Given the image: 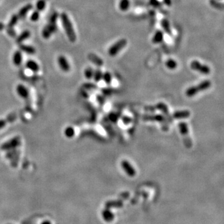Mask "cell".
<instances>
[{
    "instance_id": "obj_19",
    "label": "cell",
    "mask_w": 224,
    "mask_h": 224,
    "mask_svg": "<svg viewBox=\"0 0 224 224\" xmlns=\"http://www.w3.org/2000/svg\"><path fill=\"white\" fill-rule=\"evenodd\" d=\"M26 67L34 72H37L39 70V66L36 62L33 60H29L26 62Z\"/></svg>"
},
{
    "instance_id": "obj_12",
    "label": "cell",
    "mask_w": 224,
    "mask_h": 224,
    "mask_svg": "<svg viewBox=\"0 0 224 224\" xmlns=\"http://www.w3.org/2000/svg\"><path fill=\"white\" fill-rule=\"evenodd\" d=\"M88 59L92 62L93 64H95L96 65L100 67L103 65V61L101 57L98 56L97 54L94 53H90L88 54Z\"/></svg>"
},
{
    "instance_id": "obj_32",
    "label": "cell",
    "mask_w": 224,
    "mask_h": 224,
    "mask_svg": "<svg viewBox=\"0 0 224 224\" xmlns=\"http://www.w3.org/2000/svg\"><path fill=\"white\" fill-rule=\"evenodd\" d=\"M52 33L50 32V31L49 29V28L46 26L43 28V30L42 31V35L44 38L48 39L49 38L51 35H52Z\"/></svg>"
},
{
    "instance_id": "obj_13",
    "label": "cell",
    "mask_w": 224,
    "mask_h": 224,
    "mask_svg": "<svg viewBox=\"0 0 224 224\" xmlns=\"http://www.w3.org/2000/svg\"><path fill=\"white\" fill-rule=\"evenodd\" d=\"M16 92L19 97L22 99H27L29 97V90L24 85L19 84L16 87Z\"/></svg>"
},
{
    "instance_id": "obj_6",
    "label": "cell",
    "mask_w": 224,
    "mask_h": 224,
    "mask_svg": "<svg viewBox=\"0 0 224 224\" xmlns=\"http://www.w3.org/2000/svg\"><path fill=\"white\" fill-rule=\"evenodd\" d=\"M191 68L204 75H207L210 72V69L209 66L204 65L197 61H193L191 63Z\"/></svg>"
},
{
    "instance_id": "obj_21",
    "label": "cell",
    "mask_w": 224,
    "mask_h": 224,
    "mask_svg": "<svg viewBox=\"0 0 224 224\" xmlns=\"http://www.w3.org/2000/svg\"><path fill=\"white\" fill-rule=\"evenodd\" d=\"M161 26L164 31L166 32L168 35L170 36H172V31L170 27V22L167 19H163L161 21Z\"/></svg>"
},
{
    "instance_id": "obj_41",
    "label": "cell",
    "mask_w": 224,
    "mask_h": 224,
    "mask_svg": "<svg viewBox=\"0 0 224 224\" xmlns=\"http://www.w3.org/2000/svg\"><path fill=\"white\" fill-rule=\"evenodd\" d=\"M163 3L166 6H171L172 5V0H163Z\"/></svg>"
},
{
    "instance_id": "obj_34",
    "label": "cell",
    "mask_w": 224,
    "mask_h": 224,
    "mask_svg": "<svg viewBox=\"0 0 224 224\" xmlns=\"http://www.w3.org/2000/svg\"><path fill=\"white\" fill-rule=\"evenodd\" d=\"M46 26L48 27L50 31V32L52 33V34L56 33L57 30V26L56 25V23H54V24H53V23H49V22L48 24L46 25Z\"/></svg>"
},
{
    "instance_id": "obj_15",
    "label": "cell",
    "mask_w": 224,
    "mask_h": 224,
    "mask_svg": "<svg viewBox=\"0 0 224 224\" xmlns=\"http://www.w3.org/2000/svg\"><path fill=\"white\" fill-rule=\"evenodd\" d=\"M190 116L191 112L189 110H179L175 112L172 116L175 119H184L187 118Z\"/></svg>"
},
{
    "instance_id": "obj_29",
    "label": "cell",
    "mask_w": 224,
    "mask_h": 224,
    "mask_svg": "<svg viewBox=\"0 0 224 224\" xmlns=\"http://www.w3.org/2000/svg\"><path fill=\"white\" fill-rule=\"evenodd\" d=\"M93 73H94V70L93 68L89 67H87L85 70L84 76L87 78V79H91L93 76Z\"/></svg>"
},
{
    "instance_id": "obj_46",
    "label": "cell",
    "mask_w": 224,
    "mask_h": 224,
    "mask_svg": "<svg viewBox=\"0 0 224 224\" xmlns=\"http://www.w3.org/2000/svg\"><path fill=\"white\" fill-rule=\"evenodd\" d=\"M41 224H52V223H51V222L49 221H46L43 222Z\"/></svg>"
},
{
    "instance_id": "obj_38",
    "label": "cell",
    "mask_w": 224,
    "mask_h": 224,
    "mask_svg": "<svg viewBox=\"0 0 224 224\" xmlns=\"http://www.w3.org/2000/svg\"><path fill=\"white\" fill-rule=\"evenodd\" d=\"M144 110L149 112H155L156 110V106H152V105L146 106V107H144Z\"/></svg>"
},
{
    "instance_id": "obj_7",
    "label": "cell",
    "mask_w": 224,
    "mask_h": 224,
    "mask_svg": "<svg viewBox=\"0 0 224 224\" xmlns=\"http://www.w3.org/2000/svg\"><path fill=\"white\" fill-rule=\"evenodd\" d=\"M155 106H156V110H158L161 112L163 116L165 118V119L166 120L167 122H169L170 123H172V120H172L173 119V118H172V116L171 115L170 112H169L167 105L164 103H162V102H160V103H157Z\"/></svg>"
},
{
    "instance_id": "obj_11",
    "label": "cell",
    "mask_w": 224,
    "mask_h": 224,
    "mask_svg": "<svg viewBox=\"0 0 224 224\" xmlns=\"http://www.w3.org/2000/svg\"><path fill=\"white\" fill-rule=\"evenodd\" d=\"M123 207V200L120 199L118 200H108L105 203V207L107 209H112V208H121Z\"/></svg>"
},
{
    "instance_id": "obj_36",
    "label": "cell",
    "mask_w": 224,
    "mask_h": 224,
    "mask_svg": "<svg viewBox=\"0 0 224 224\" xmlns=\"http://www.w3.org/2000/svg\"><path fill=\"white\" fill-rule=\"evenodd\" d=\"M7 33L10 36L12 37H15L16 36V31L13 29V27H7Z\"/></svg>"
},
{
    "instance_id": "obj_43",
    "label": "cell",
    "mask_w": 224,
    "mask_h": 224,
    "mask_svg": "<svg viewBox=\"0 0 224 224\" xmlns=\"http://www.w3.org/2000/svg\"><path fill=\"white\" fill-rule=\"evenodd\" d=\"M85 87H88V88H90V89H92V88H93V87H95V85H94L93 84H84Z\"/></svg>"
},
{
    "instance_id": "obj_3",
    "label": "cell",
    "mask_w": 224,
    "mask_h": 224,
    "mask_svg": "<svg viewBox=\"0 0 224 224\" xmlns=\"http://www.w3.org/2000/svg\"><path fill=\"white\" fill-rule=\"evenodd\" d=\"M143 120L146 121H157L161 124V127L163 131H167L169 130L168 122L165 119L163 115L156 114V115H144L143 116Z\"/></svg>"
},
{
    "instance_id": "obj_35",
    "label": "cell",
    "mask_w": 224,
    "mask_h": 224,
    "mask_svg": "<svg viewBox=\"0 0 224 224\" xmlns=\"http://www.w3.org/2000/svg\"><path fill=\"white\" fill-rule=\"evenodd\" d=\"M58 17H59L58 13L57 12H54L50 16L49 20V23H53V24H54V23H56Z\"/></svg>"
},
{
    "instance_id": "obj_23",
    "label": "cell",
    "mask_w": 224,
    "mask_h": 224,
    "mask_svg": "<svg viewBox=\"0 0 224 224\" xmlns=\"http://www.w3.org/2000/svg\"><path fill=\"white\" fill-rule=\"evenodd\" d=\"M130 6V2L129 0H121L119 3V7L120 10L123 11L128 10V9Z\"/></svg>"
},
{
    "instance_id": "obj_20",
    "label": "cell",
    "mask_w": 224,
    "mask_h": 224,
    "mask_svg": "<svg viewBox=\"0 0 224 224\" xmlns=\"http://www.w3.org/2000/svg\"><path fill=\"white\" fill-rule=\"evenodd\" d=\"M19 49L21 51L28 54H34L36 53V49L33 46L26 44H21L19 46Z\"/></svg>"
},
{
    "instance_id": "obj_26",
    "label": "cell",
    "mask_w": 224,
    "mask_h": 224,
    "mask_svg": "<svg viewBox=\"0 0 224 224\" xmlns=\"http://www.w3.org/2000/svg\"><path fill=\"white\" fill-rule=\"evenodd\" d=\"M19 16L18 14H13L11 16L10 20L7 25V27H13L16 25L18 23V21L19 20Z\"/></svg>"
},
{
    "instance_id": "obj_14",
    "label": "cell",
    "mask_w": 224,
    "mask_h": 224,
    "mask_svg": "<svg viewBox=\"0 0 224 224\" xmlns=\"http://www.w3.org/2000/svg\"><path fill=\"white\" fill-rule=\"evenodd\" d=\"M101 215L104 221L107 222H112L113 221L114 217H115V215H114L111 210L110 209H107V208H106L105 209L102 211Z\"/></svg>"
},
{
    "instance_id": "obj_30",
    "label": "cell",
    "mask_w": 224,
    "mask_h": 224,
    "mask_svg": "<svg viewBox=\"0 0 224 224\" xmlns=\"http://www.w3.org/2000/svg\"><path fill=\"white\" fill-rule=\"evenodd\" d=\"M102 78L104 80L107 84H110L112 82V75L111 74L108 72H106L104 74H103V77H102Z\"/></svg>"
},
{
    "instance_id": "obj_10",
    "label": "cell",
    "mask_w": 224,
    "mask_h": 224,
    "mask_svg": "<svg viewBox=\"0 0 224 224\" xmlns=\"http://www.w3.org/2000/svg\"><path fill=\"white\" fill-rule=\"evenodd\" d=\"M58 64L62 71L65 72H69L70 69V65L67 60V59L64 56H60L58 57Z\"/></svg>"
},
{
    "instance_id": "obj_37",
    "label": "cell",
    "mask_w": 224,
    "mask_h": 224,
    "mask_svg": "<svg viewBox=\"0 0 224 224\" xmlns=\"http://www.w3.org/2000/svg\"><path fill=\"white\" fill-rule=\"evenodd\" d=\"M129 197V193L128 192H121L119 195V199L123 200H127Z\"/></svg>"
},
{
    "instance_id": "obj_22",
    "label": "cell",
    "mask_w": 224,
    "mask_h": 224,
    "mask_svg": "<svg viewBox=\"0 0 224 224\" xmlns=\"http://www.w3.org/2000/svg\"><path fill=\"white\" fill-rule=\"evenodd\" d=\"M30 36H31V33L29 31L26 30L25 31H23V32L17 37L16 42L18 43V44H20V43L25 41L26 39H28Z\"/></svg>"
},
{
    "instance_id": "obj_42",
    "label": "cell",
    "mask_w": 224,
    "mask_h": 224,
    "mask_svg": "<svg viewBox=\"0 0 224 224\" xmlns=\"http://www.w3.org/2000/svg\"><path fill=\"white\" fill-rule=\"evenodd\" d=\"M6 125V121L4 120H0V129L3 128Z\"/></svg>"
},
{
    "instance_id": "obj_45",
    "label": "cell",
    "mask_w": 224,
    "mask_h": 224,
    "mask_svg": "<svg viewBox=\"0 0 224 224\" xmlns=\"http://www.w3.org/2000/svg\"><path fill=\"white\" fill-rule=\"evenodd\" d=\"M5 25H4L3 22H0V31H3L4 29H5Z\"/></svg>"
},
{
    "instance_id": "obj_39",
    "label": "cell",
    "mask_w": 224,
    "mask_h": 224,
    "mask_svg": "<svg viewBox=\"0 0 224 224\" xmlns=\"http://www.w3.org/2000/svg\"><path fill=\"white\" fill-rule=\"evenodd\" d=\"M122 121L123 123L125 124V125H128L129 123H130L131 121H132V119L131 118H129V116H124L122 117Z\"/></svg>"
},
{
    "instance_id": "obj_16",
    "label": "cell",
    "mask_w": 224,
    "mask_h": 224,
    "mask_svg": "<svg viewBox=\"0 0 224 224\" xmlns=\"http://www.w3.org/2000/svg\"><path fill=\"white\" fill-rule=\"evenodd\" d=\"M33 5H31V4H28V5H27L26 6H25L24 7H22V8L19 10V13H18V16L19 18H24L25 17H26V14L28 13L29 11L30 10H31L33 9Z\"/></svg>"
},
{
    "instance_id": "obj_28",
    "label": "cell",
    "mask_w": 224,
    "mask_h": 224,
    "mask_svg": "<svg viewBox=\"0 0 224 224\" xmlns=\"http://www.w3.org/2000/svg\"><path fill=\"white\" fill-rule=\"evenodd\" d=\"M166 65L168 69H170L171 70H173L177 67L178 64H177V62L176 61L172 59H168L166 61Z\"/></svg>"
},
{
    "instance_id": "obj_1",
    "label": "cell",
    "mask_w": 224,
    "mask_h": 224,
    "mask_svg": "<svg viewBox=\"0 0 224 224\" xmlns=\"http://www.w3.org/2000/svg\"><path fill=\"white\" fill-rule=\"evenodd\" d=\"M61 19L62 23V26L64 27L66 34L67 36L69 41L72 42H76L77 39L76 34L74 31L72 22L70 21L69 18L68 17V15L65 13H62L61 14Z\"/></svg>"
},
{
    "instance_id": "obj_27",
    "label": "cell",
    "mask_w": 224,
    "mask_h": 224,
    "mask_svg": "<svg viewBox=\"0 0 224 224\" xmlns=\"http://www.w3.org/2000/svg\"><path fill=\"white\" fill-rule=\"evenodd\" d=\"M209 3L212 7H215L216 9H218V10L223 9V4L217 1V0H210Z\"/></svg>"
},
{
    "instance_id": "obj_31",
    "label": "cell",
    "mask_w": 224,
    "mask_h": 224,
    "mask_svg": "<svg viewBox=\"0 0 224 224\" xmlns=\"http://www.w3.org/2000/svg\"><path fill=\"white\" fill-rule=\"evenodd\" d=\"M46 3L45 0H39L36 3V8L37 11H42L45 9Z\"/></svg>"
},
{
    "instance_id": "obj_4",
    "label": "cell",
    "mask_w": 224,
    "mask_h": 224,
    "mask_svg": "<svg viewBox=\"0 0 224 224\" xmlns=\"http://www.w3.org/2000/svg\"><path fill=\"white\" fill-rule=\"evenodd\" d=\"M178 127L179 129V131L183 137V141H184V146L188 149L192 148V141L189 135V129H188L187 123L186 122H183V121L180 122L178 124Z\"/></svg>"
},
{
    "instance_id": "obj_40",
    "label": "cell",
    "mask_w": 224,
    "mask_h": 224,
    "mask_svg": "<svg viewBox=\"0 0 224 224\" xmlns=\"http://www.w3.org/2000/svg\"><path fill=\"white\" fill-rule=\"evenodd\" d=\"M150 4L155 7H159L161 6V3L158 0H150Z\"/></svg>"
},
{
    "instance_id": "obj_33",
    "label": "cell",
    "mask_w": 224,
    "mask_h": 224,
    "mask_svg": "<svg viewBox=\"0 0 224 224\" xmlns=\"http://www.w3.org/2000/svg\"><path fill=\"white\" fill-rule=\"evenodd\" d=\"M39 18H40V14L39 11H35L31 16V20L33 22H36L39 20Z\"/></svg>"
},
{
    "instance_id": "obj_18",
    "label": "cell",
    "mask_w": 224,
    "mask_h": 224,
    "mask_svg": "<svg viewBox=\"0 0 224 224\" xmlns=\"http://www.w3.org/2000/svg\"><path fill=\"white\" fill-rule=\"evenodd\" d=\"M164 38V34L163 31L158 30L155 33V35L153 36L152 39V42L154 44H159V43L161 42L163 40Z\"/></svg>"
},
{
    "instance_id": "obj_24",
    "label": "cell",
    "mask_w": 224,
    "mask_h": 224,
    "mask_svg": "<svg viewBox=\"0 0 224 224\" xmlns=\"http://www.w3.org/2000/svg\"><path fill=\"white\" fill-rule=\"evenodd\" d=\"M75 133H76L75 129L72 127H67L64 130V135L67 138H71L74 137Z\"/></svg>"
},
{
    "instance_id": "obj_9",
    "label": "cell",
    "mask_w": 224,
    "mask_h": 224,
    "mask_svg": "<svg viewBox=\"0 0 224 224\" xmlns=\"http://www.w3.org/2000/svg\"><path fill=\"white\" fill-rule=\"evenodd\" d=\"M121 166L122 167L124 171L126 172V174H127L129 177L133 178V177H134L136 175V170H135V168L132 166V165L127 160L122 161L121 163Z\"/></svg>"
},
{
    "instance_id": "obj_5",
    "label": "cell",
    "mask_w": 224,
    "mask_h": 224,
    "mask_svg": "<svg viewBox=\"0 0 224 224\" xmlns=\"http://www.w3.org/2000/svg\"><path fill=\"white\" fill-rule=\"evenodd\" d=\"M127 40L126 39H121L113 44L108 49V53L109 56L112 57L116 56L120 51L122 50L127 44Z\"/></svg>"
},
{
    "instance_id": "obj_44",
    "label": "cell",
    "mask_w": 224,
    "mask_h": 224,
    "mask_svg": "<svg viewBox=\"0 0 224 224\" xmlns=\"http://www.w3.org/2000/svg\"><path fill=\"white\" fill-rule=\"evenodd\" d=\"M110 118L111 120H112L113 121H116L117 120V118H116V115H114V114H112V115L110 116Z\"/></svg>"
},
{
    "instance_id": "obj_8",
    "label": "cell",
    "mask_w": 224,
    "mask_h": 224,
    "mask_svg": "<svg viewBox=\"0 0 224 224\" xmlns=\"http://www.w3.org/2000/svg\"><path fill=\"white\" fill-rule=\"evenodd\" d=\"M21 143V140L18 137H14L13 138L8 140L1 146L2 150H10V149L16 148Z\"/></svg>"
},
{
    "instance_id": "obj_25",
    "label": "cell",
    "mask_w": 224,
    "mask_h": 224,
    "mask_svg": "<svg viewBox=\"0 0 224 224\" xmlns=\"http://www.w3.org/2000/svg\"><path fill=\"white\" fill-rule=\"evenodd\" d=\"M103 77V73L100 69H97L93 73V78L96 82H99L102 79Z\"/></svg>"
},
{
    "instance_id": "obj_17",
    "label": "cell",
    "mask_w": 224,
    "mask_h": 224,
    "mask_svg": "<svg viewBox=\"0 0 224 224\" xmlns=\"http://www.w3.org/2000/svg\"><path fill=\"white\" fill-rule=\"evenodd\" d=\"M13 61L14 64L16 66H19L22 61V53L20 50H16L13 54Z\"/></svg>"
},
{
    "instance_id": "obj_2",
    "label": "cell",
    "mask_w": 224,
    "mask_h": 224,
    "mask_svg": "<svg viewBox=\"0 0 224 224\" xmlns=\"http://www.w3.org/2000/svg\"><path fill=\"white\" fill-rule=\"evenodd\" d=\"M211 86V82L209 80H206L200 82L197 85L192 86L188 88L186 91V95L188 97H192L195 96L196 94L199 92H201L206 90Z\"/></svg>"
}]
</instances>
